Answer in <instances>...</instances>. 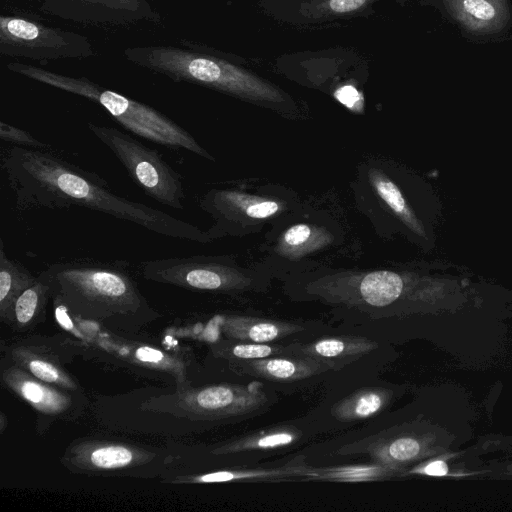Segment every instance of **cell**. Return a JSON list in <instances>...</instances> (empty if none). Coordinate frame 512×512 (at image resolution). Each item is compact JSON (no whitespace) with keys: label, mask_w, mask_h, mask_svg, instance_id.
<instances>
[{"label":"cell","mask_w":512,"mask_h":512,"mask_svg":"<svg viewBox=\"0 0 512 512\" xmlns=\"http://www.w3.org/2000/svg\"><path fill=\"white\" fill-rule=\"evenodd\" d=\"M1 169L17 210L87 208L157 234L206 243L208 233L172 215L115 193L97 173L52 149L12 145L1 151Z\"/></svg>","instance_id":"6da1fadb"},{"label":"cell","mask_w":512,"mask_h":512,"mask_svg":"<svg viewBox=\"0 0 512 512\" xmlns=\"http://www.w3.org/2000/svg\"><path fill=\"white\" fill-rule=\"evenodd\" d=\"M73 316L117 333L133 334L161 318L139 289L125 261L71 259L40 272Z\"/></svg>","instance_id":"7a4b0ae2"},{"label":"cell","mask_w":512,"mask_h":512,"mask_svg":"<svg viewBox=\"0 0 512 512\" xmlns=\"http://www.w3.org/2000/svg\"><path fill=\"white\" fill-rule=\"evenodd\" d=\"M123 55L134 65L174 82L196 84L257 102L276 104L285 100L271 83L187 40L181 41V46L127 47Z\"/></svg>","instance_id":"3957f363"},{"label":"cell","mask_w":512,"mask_h":512,"mask_svg":"<svg viewBox=\"0 0 512 512\" xmlns=\"http://www.w3.org/2000/svg\"><path fill=\"white\" fill-rule=\"evenodd\" d=\"M7 68L53 88L84 97L101 107L133 134L171 149H185L214 161L186 129L155 108L99 85L91 79L53 72L39 66L10 62Z\"/></svg>","instance_id":"277c9868"},{"label":"cell","mask_w":512,"mask_h":512,"mask_svg":"<svg viewBox=\"0 0 512 512\" xmlns=\"http://www.w3.org/2000/svg\"><path fill=\"white\" fill-rule=\"evenodd\" d=\"M187 452L188 446L184 444L159 447L92 435L72 440L61 455L60 463L70 474L160 479L179 470Z\"/></svg>","instance_id":"5b68a950"},{"label":"cell","mask_w":512,"mask_h":512,"mask_svg":"<svg viewBox=\"0 0 512 512\" xmlns=\"http://www.w3.org/2000/svg\"><path fill=\"white\" fill-rule=\"evenodd\" d=\"M82 358L113 368L124 369L136 376L149 378L169 386L193 385L197 369L191 351L168 349L160 345L125 337L103 327L82 342Z\"/></svg>","instance_id":"8992f818"},{"label":"cell","mask_w":512,"mask_h":512,"mask_svg":"<svg viewBox=\"0 0 512 512\" xmlns=\"http://www.w3.org/2000/svg\"><path fill=\"white\" fill-rule=\"evenodd\" d=\"M90 132L115 155L133 182L150 198L173 209H184L182 176L155 149L115 127L87 124Z\"/></svg>","instance_id":"52a82bcc"},{"label":"cell","mask_w":512,"mask_h":512,"mask_svg":"<svg viewBox=\"0 0 512 512\" xmlns=\"http://www.w3.org/2000/svg\"><path fill=\"white\" fill-rule=\"evenodd\" d=\"M0 55L46 62L95 55L88 37L46 25L30 16H0Z\"/></svg>","instance_id":"ba28073f"},{"label":"cell","mask_w":512,"mask_h":512,"mask_svg":"<svg viewBox=\"0 0 512 512\" xmlns=\"http://www.w3.org/2000/svg\"><path fill=\"white\" fill-rule=\"evenodd\" d=\"M0 384L31 407L39 435L57 422L79 420L91 406L86 392H73L44 382L3 355L0 357Z\"/></svg>","instance_id":"9c48e42d"},{"label":"cell","mask_w":512,"mask_h":512,"mask_svg":"<svg viewBox=\"0 0 512 512\" xmlns=\"http://www.w3.org/2000/svg\"><path fill=\"white\" fill-rule=\"evenodd\" d=\"M1 355L36 378L73 392H85L66 365L82 355L81 341L71 335H29L1 344Z\"/></svg>","instance_id":"30bf717a"},{"label":"cell","mask_w":512,"mask_h":512,"mask_svg":"<svg viewBox=\"0 0 512 512\" xmlns=\"http://www.w3.org/2000/svg\"><path fill=\"white\" fill-rule=\"evenodd\" d=\"M140 271L146 280L199 292L231 293L250 282L225 259L201 255L148 260Z\"/></svg>","instance_id":"8fae6325"},{"label":"cell","mask_w":512,"mask_h":512,"mask_svg":"<svg viewBox=\"0 0 512 512\" xmlns=\"http://www.w3.org/2000/svg\"><path fill=\"white\" fill-rule=\"evenodd\" d=\"M39 8L44 14L101 28L161 22L148 0H42Z\"/></svg>","instance_id":"7c38bea8"},{"label":"cell","mask_w":512,"mask_h":512,"mask_svg":"<svg viewBox=\"0 0 512 512\" xmlns=\"http://www.w3.org/2000/svg\"><path fill=\"white\" fill-rule=\"evenodd\" d=\"M306 466L304 458L297 457L287 464L276 468L173 472L160 478V481L173 485L285 481L286 479H301Z\"/></svg>","instance_id":"4fadbf2b"},{"label":"cell","mask_w":512,"mask_h":512,"mask_svg":"<svg viewBox=\"0 0 512 512\" xmlns=\"http://www.w3.org/2000/svg\"><path fill=\"white\" fill-rule=\"evenodd\" d=\"M229 366L241 374L281 383L301 381L330 370L327 365L314 358L290 354L230 362Z\"/></svg>","instance_id":"5bb4252c"},{"label":"cell","mask_w":512,"mask_h":512,"mask_svg":"<svg viewBox=\"0 0 512 512\" xmlns=\"http://www.w3.org/2000/svg\"><path fill=\"white\" fill-rule=\"evenodd\" d=\"M200 207L215 217L216 227L235 222L244 216L265 219L283 208L278 201L228 189L208 192L200 201Z\"/></svg>","instance_id":"9a60e30c"},{"label":"cell","mask_w":512,"mask_h":512,"mask_svg":"<svg viewBox=\"0 0 512 512\" xmlns=\"http://www.w3.org/2000/svg\"><path fill=\"white\" fill-rule=\"evenodd\" d=\"M377 348V342L353 335L328 336L306 344L289 345L291 355L314 358L330 370L342 369Z\"/></svg>","instance_id":"2e32d148"},{"label":"cell","mask_w":512,"mask_h":512,"mask_svg":"<svg viewBox=\"0 0 512 512\" xmlns=\"http://www.w3.org/2000/svg\"><path fill=\"white\" fill-rule=\"evenodd\" d=\"M444 5L458 24L470 33L499 32L510 19L508 0H450Z\"/></svg>","instance_id":"e0dca14e"},{"label":"cell","mask_w":512,"mask_h":512,"mask_svg":"<svg viewBox=\"0 0 512 512\" xmlns=\"http://www.w3.org/2000/svg\"><path fill=\"white\" fill-rule=\"evenodd\" d=\"M219 325L224 337L255 343H270L304 329L291 322L243 315H222Z\"/></svg>","instance_id":"ac0fdd59"},{"label":"cell","mask_w":512,"mask_h":512,"mask_svg":"<svg viewBox=\"0 0 512 512\" xmlns=\"http://www.w3.org/2000/svg\"><path fill=\"white\" fill-rule=\"evenodd\" d=\"M302 432L292 425H279L261 429L207 449L211 457H224L242 452L280 449L298 442Z\"/></svg>","instance_id":"d6986e66"},{"label":"cell","mask_w":512,"mask_h":512,"mask_svg":"<svg viewBox=\"0 0 512 512\" xmlns=\"http://www.w3.org/2000/svg\"><path fill=\"white\" fill-rule=\"evenodd\" d=\"M49 300H51L50 285L39 273L34 284L22 292L15 301L7 327L18 334L33 331L45 321Z\"/></svg>","instance_id":"ffe728a7"},{"label":"cell","mask_w":512,"mask_h":512,"mask_svg":"<svg viewBox=\"0 0 512 512\" xmlns=\"http://www.w3.org/2000/svg\"><path fill=\"white\" fill-rule=\"evenodd\" d=\"M37 276L25 266L11 259L5 252L0 239V321L8 326L12 309L17 298L34 284Z\"/></svg>","instance_id":"44dd1931"},{"label":"cell","mask_w":512,"mask_h":512,"mask_svg":"<svg viewBox=\"0 0 512 512\" xmlns=\"http://www.w3.org/2000/svg\"><path fill=\"white\" fill-rule=\"evenodd\" d=\"M392 391L383 387H365L338 401L332 407L333 416L341 422L374 417L389 404Z\"/></svg>","instance_id":"7402d4cb"},{"label":"cell","mask_w":512,"mask_h":512,"mask_svg":"<svg viewBox=\"0 0 512 512\" xmlns=\"http://www.w3.org/2000/svg\"><path fill=\"white\" fill-rule=\"evenodd\" d=\"M369 179L376 195L391 212L416 236L426 238L427 233L422 221L407 202L400 188L376 168L370 170Z\"/></svg>","instance_id":"603a6c76"},{"label":"cell","mask_w":512,"mask_h":512,"mask_svg":"<svg viewBox=\"0 0 512 512\" xmlns=\"http://www.w3.org/2000/svg\"><path fill=\"white\" fill-rule=\"evenodd\" d=\"M398 472L377 462L372 464H355L346 466H329L314 468L309 465L304 469L301 480L332 482H370L383 481Z\"/></svg>","instance_id":"cb8c5ba5"},{"label":"cell","mask_w":512,"mask_h":512,"mask_svg":"<svg viewBox=\"0 0 512 512\" xmlns=\"http://www.w3.org/2000/svg\"><path fill=\"white\" fill-rule=\"evenodd\" d=\"M209 352L213 358L228 363L290 354L289 345L255 343L226 337L210 343Z\"/></svg>","instance_id":"d4e9b609"},{"label":"cell","mask_w":512,"mask_h":512,"mask_svg":"<svg viewBox=\"0 0 512 512\" xmlns=\"http://www.w3.org/2000/svg\"><path fill=\"white\" fill-rule=\"evenodd\" d=\"M331 235L324 228L309 224H296L281 236L277 252L290 259H298L331 242Z\"/></svg>","instance_id":"484cf974"},{"label":"cell","mask_w":512,"mask_h":512,"mask_svg":"<svg viewBox=\"0 0 512 512\" xmlns=\"http://www.w3.org/2000/svg\"><path fill=\"white\" fill-rule=\"evenodd\" d=\"M375 0H320L309 6L313 16H337L357 12Z\"/></svg>","instance_id":"4316f807"},{"label":"cell","mask_w":512,"mask_h":512,"mask_svg":"<svg viewBox=\"0 0 512 512\" xmlns=\"http://www.w3.org/2000/svg\"><path fill=\"white\" fill-rule=\"evenodd\" d=\"M0 138L2 141L21 147L45 148L50 146L49 144L35 138L28 131L4 121H0Z\"/></svg>","instance_id":"83f0119b"},{"label":"cell","mask_w":512,"mask_h":512,"mask_svg":"<svg viewBox=\"0 0 512 512\" xmlns=\"http://www.w3.org/2000/svg\"><path fill=\"white\" fill-rule=\"evenodd\" d=\"M411 474H423L428 476H445L448 474L447 464L443 460H433L425 465L413 468Z\"/></svg>","instance_id":"f1b7e54d"},{"label":"cell","mask_w":512,"mask_h":512,"mask_svg":"<svg viewBox=\"0 0 512 512\" xmlns=\"http://www.w3.org/2000/svg\"><path fill=\"white\" fill-rule=\"evenodd\" d=\"M336 95L338 100L348 107H353L358 101L357 91L350 86H345L339 89Z\"/></svg>","instance_id":"f546056e"},{"label":"cell","mask_w":512,"mask_h":512,"mask_svg":"<svg viewBox=\"0 0 512 512\" xmlns=\"http://www.w3.org/2000/svg\"><path fill=\"white\" fill-rule=\"evenodd\" d=\"M8 427V418L4 411L0 412V434L3 435Z\"/></svg>","instance_id":"4dcf8cb0"},{"label":"cell","mask_w":512,"mask_h":512,"mask_svg":"<svg viewBox=\"0 0 512 512\" xmlns=\"http://www.w3.org/2000/svg\"><path fill=\"white\" fill-rule=\"evenodd\" d=\"M442 1L445 3V2H448V1H450V0H442Z\"/></svg>","instance_id":"1f68e13d"},{"label":"cell","mask_w":512,"mask_h":512,"mask_svg":"<svg viewBox=\"0 0 512 512\" xmlns=\"http://www.w3.org/2000/svg\"><path fill=\"white\" fill-rule=\"evenodd\" d=\"M27 1H31V0H27Z\"/></svg>","instance_id":"d6a6232c"}]
</instances>
